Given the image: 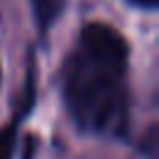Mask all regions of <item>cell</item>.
I'll return each mask as SVG.
<instances>
[{"mask_svg": "<svg viewBox=\"0 0 159 159\" xmlns=\"http://www.w3.org/2000/svg\"><path fill=\"white\" fill-rule=\"evenodd\" d=\"M127 2L134 5V7H142V10H154L159 0H127Z\"/></svg>", "mask_w": 159, "mask_h": 159, "instance_id": "277c9868", "label": "cell"}, {"mask_svg": "<svg viewBox=\"0 0 159 159\" xmlns=\"http://www.w3.org/2000/svg\"><path fill=\"white\" fill-rule=\"evenodd\" d=\"M32 104H35V67H32V62H30L22 99H20L15 114L10 117V122L0 127V159H15V152H17V129H20V124L25 122V117L30 114Z\"/></svg>", "mask_w": 159, "mask_h": 159, "instance_id": "7a4b0ae2", "label": "cell"}, {"mask_svg": "<svg viewBox=\"0 0 159 159\" xmlns=\"http://www.w3.org/2000/svg\"><path fill=\"white\" fill-rule=\"evenodd\" d=\"M65 5H67V0H30L32 17H35V25H37L40 35H47L50 32V27L65 12Z\"/></svg>", "mask_w": 159, "mask_h": 159, "instance_id": "3957f363", "label": "cell"}, {"mask_svg": "<svg viewBox=\"0 0 159 159\" xmlns=\"http://www.w3.org/2000/svg\"><path fill=\"white\" fill-rule=\"evenodd\" d=\"M60 97L72 127L94 139H127L132 124L129 42L109 22H84L60 70Z\"/></svg>", "mask_w": 159, "mask_h": 159, "instance_id": "6da1fadb", "label": "cell"}]
</instances>
